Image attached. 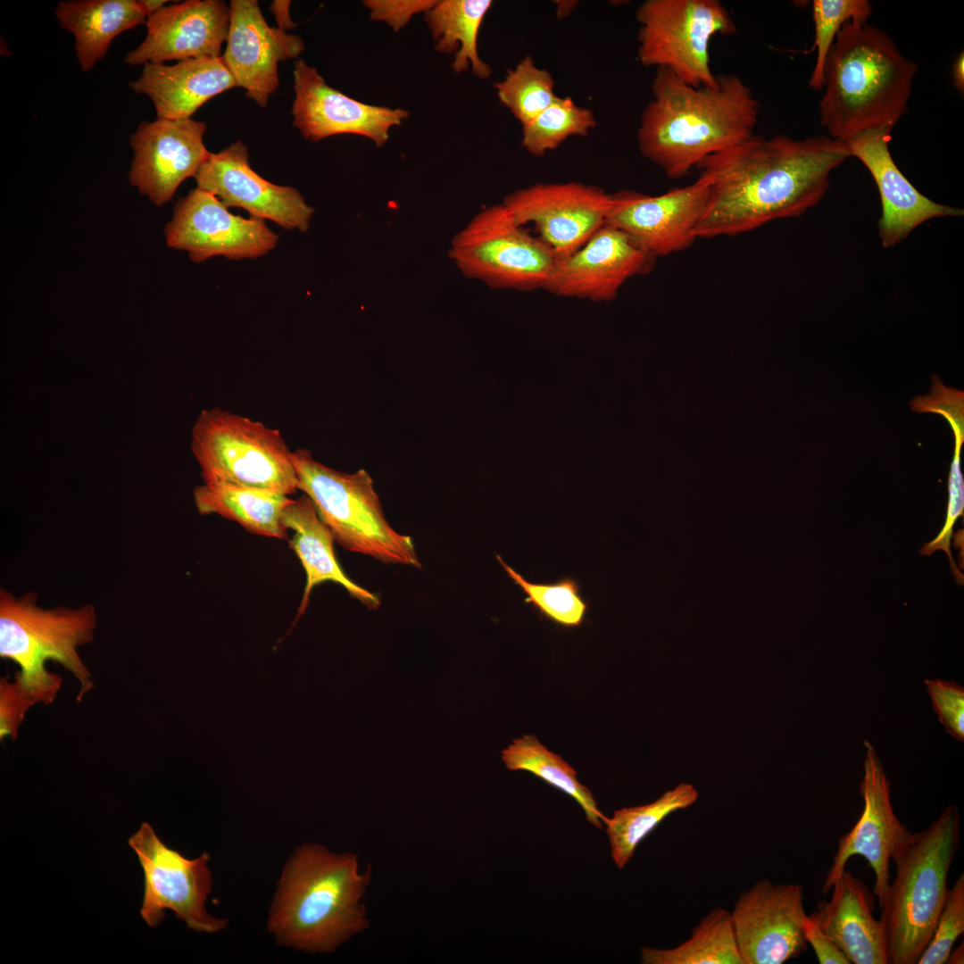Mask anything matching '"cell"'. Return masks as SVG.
<instances>
[{
    "label": "cell",
    "mask_w": 964,
    "mask_h": 964,
    "mask_svg": "<svg viewBox=\"0 0 964 964\" xmlns=\"http://www.w3.org/2000/svg\"><path fill=\"white\" fill-rule=\"evenodd\" d=\"M802 928L804 939L812 947L819 963L850 964L844 952L810 915L805 916Z\"/></svg>",
    "instance_id": "43"
},
{
    "label": "cell",
    "mask_w": 964,
    "mask_h": 964,
    "mask_svg": "<svg viewBox=\"0 0 964 964\" xmlns=\"http://www.w3.org/2000/svg\"><path fill=\"white\" fill-rule=\"evenodd\" d=\"M952 79L954 87L961 93L964 91V54L961 52L953 66H952Z\"/></svg>",
    "instance_id": "45"
},
{
    "label": "cell",
    "mask_w": 964,
    "mask_h": 964,
    "mask_svg": "<svg viewBox=\"0 0 964 964\" xmlns=\"http://www.w3.org/2000/svg\"><path fill=\"white\" fill-rule=\"evenodd\" d=\"M43 702L38 694L25 687L14 677L12 682L5 678L0 681V737L16 739L18 729L27 711L36 703Z\"/></svg>",
    "instance_id": "41"
},
{
    "label": "cell",
    "mask_w": 964,
    "mask_h": 964,
    "mask_svg": "<svg viewBox=\"0 0 964 964\" xmlns=\"http://www.w3.org/2000/svg\"><path fill=\"white\" fill-rule=\"evenodd\" d=\"M918 65L868 21L850 20L827 54L819 103L827 136L849 143L891 133L908 110Z\"/></svg>",
    "instance_id": "3"
},
{
    "label": "cell",
    "mask_w": 964,
    "mask_h": 964,
    "mask_svg": "<svg viewBox=\"0 0 964 964\" xmlns=\"http://www.w3.org/2000/svg\"><path fill=\"white\" fill-rule=\"evenodd\" d=\"M831 890L830 901L820 902L810 916L850 964H887L885 934L872 915L874 897L868 888L845 869Z\"/></svg>",
    "instance_id": "25"
},
{
    "label": "cell",
    "mask_w": 964,
    "mask_h": 964,
    "mask_svg": "<svg viewBox=\"0 0 964 964\" xmlns=\"http://www.w3.org/2000/svg\"><path fill=\"white\" fill-rule=\"evenodd\" d=\"M595 125L592 110L577 105L571 97L558 96L522 126L521 145L532 155L543 156L571 136H587Z\"/></svg>",
    "instance_id": "33"
},
{
    "label": "cell",
    "mask_w": 964,
    "mask_h": 964,
    "mask_svg": "<svg viewBox=\"0 0 964 964\" xmlns=\"http://www.w3.org/2000/svg\"><path fill=\"white\" fill-rule=\"evenodd\" d=\"M282 523L294 531L289 547L299 558L306 574V584L295 619L287 633H290L305 612L312 591L325 581L340 584L349 594L370 610L380 605L379 598L353 583L341 569L334 553V536L320 519L312 500L303 494L293 499L284 509Z\"/></svg>",
    "instance_id": "26"
},
{
    "label": "cell",
    "mask_w": 964,
    "mask_h": 964,
    "mask_svg": "<svg viewBox=\"0 0 964 964\" xmlns=\"http://www.w3.org/2000/svg\"><path fill=\"white\" fill-rule=\"evenodd\" d=\"M503 204L518 224L531 227L559 261L577 252L605 224L612 195L579 182L538 183L513 191Z\"/></svg>",
    "instance_id": "12"
},
{
    "label": "cell",
    "mask_w": 964,
    "mask_h": 964,
    "mask_svg": "<svg viewBox=\"0 0 964 964\" xmlns=\"http://www.w3.org/2000/svg\"><path fill=\"white\" fill-rule=\"evenodd\" d=\"M290 4L291 2L288 0H274L270 5V11L274 16L277 28L285 32L296 27V24L291 19Z\"/></svg>",
    "instance_id": "44"
},
{
    "label": "cell",
    "mask_w": 964,
    "mask_h": 964,
    "mask_svg": "<svg viewBox=\"0 0 964 964\" xmlns=\"http://www.w3.org/2000/svg\"><path fill=\"white\" fill-rule=\"evenodd\" d=\"M500 102L522 126L530 122L557 97L554 79L545 69L537 67L529 55L509 70L502 81L494 84Z\"/></svg>",
    "instance_id": "34"
},
{
    "label": "cell",
    "mask_w": 964,
    "mask_h": 964,
    "mask_svg": "<svg viewBox=\"0 0 964 964\" xmlns=\"http://www.w3.org/2000/svg\"><path fill=\"white\" fill-rule=\"evenodd\" d=\"M696 788L680 783L655 801L639 806L616 810L604 821L611 855L619 868L634 856L638 844L669 815L693 805L698 799Z\"/></svg>",
    "instance_id": "30"
},
{
    "label": "cell",
    "mask_w": 964,
    "mask_h": 964,
    "mask_svg": "<svg viewBox=\"0 0 964 964\" xmlns=\"http://www.w3.org/2000/svg\"><path fill=\"white\" fill-rule=\"evenodd\" d=\"M297 489L345 550L384 563L420 568L412 539L396 532L384 516L373 481L365 470L345 473L316 461L307 449L293 452Z\"/></svg>",
    "instance_id": "7"
},
{
    "label": "cell",
    "mask_w": 964,
    "mask_h": 964,
    "mask_svg": "<svg viewBox=\"0 0 964 964\" xmlns=\"http://www.w3.org/2000/svg\"><path fill=\"white\" fill-rule=\"evenodd\" d=\"M129 85L152 100L157 119L165 120L190 119L212 98L237 87L221 56L186 59L172 65L148 62Z\"/></svg>",
    "instance_id": "24"
},
{
    "label": "cell",
    "mask_w": 964,
    "mask_h": 964,
    "mask_svg": "<svg viewBox=\"0 0 964 964\" xmlns=\"http://www.w3.org/2000/svg\"><path fill=\"white\" fill-rule=\"evenodd\" d=\"M865 747L864 776L860 785L863 810L852 829L838 840L821 890L823 893H828L846 869L848 860L852 856H862L873 869V892L881 907L891 881L892 854L910 831L893 811L890 781L875 748L868 741Z\"/></svg>",
    "instance_id": "16"
},
{
    "label": "cell",
    "mask_w": 964,
    "mask_h": 964,
    "mask_svg": "<svg viewBox=\"0 0 964 964\" xmlns=\"http://www.w3.org/2000/svg\"><path fill=\"white\" fill-rule=\"evenodd\" d=\"M803 888L798 884L756 882L731 911L743 964H783L807 946L802 934Z\"/></svg>",
    "instance_id": "14"
},
{
    "label": "cell",
    "mask_w": 964,
    "mask_h": 964,
    "mask_svg": "<svg viewBox=\"0 0 964 964\" xmlns=\"http://www.w3.org/2000/svg\"><path fill=\"white\" fill-rule=\"evenodd\" d=\"M229 4L221 0H187L149 16L142 43L124 62L136 66L200 57H220L229 29Z\"/></svg>",
    "instance_id": "22"
},
{
    "label": "cell",
    "mask_w": 964,
    "mask_h": 964,
    "mask_svg": "<svg viewBox=\"0 0 964 964\" xmlns=\"http://www.w3.org/2000/svg\"><path fill=\"white\" fill-rule=\"evenodd\" d=\"M962 445H954V455L949 476V502L944 526L937 536L926 544L920 550L921 554L931 555L937 550L943 551L949 557L952 571L957 582L963 585V575L957 568L951 553V539L957 519L963 516L964 480L960 470V452Z\"/></svg>",
    "instance_id": "38"
},
{
    "label": "cell",
    "mask_w": 964,
    "mask_h": 964,
    "mask_svg": "<svg viewBox=\"0 0 964 964\" xmlns=\"http://www.w3.org/2000/svg\"><path fill=\"white\" fill-rule=\"evenodd\" d=\"M931 392L927 395L915 397L910 402L911 410L918 413L933 412L942 415L951 425L954 445L964 442V393L945 386L937 375L932 378Z\"/></svg>",
    "instance_id": "39"
},
{
    "label": "cell",
    "mask_w": 964,
    "mask_h": 964,
    "mask_svg": "<svg viewBox=\"0 0 964 964\" xmlns=\"http://www.w3.org/2000/svg\"><path fill=\"white\" fill-rule=\"evenodd\" d=\"M890 140L891 133L878 132L847 143L850 155L865 165L877 187L882 206L878 233L885 248L904 240L925 221L964 214L962 209L935 203L922 195L894 162Z\"/></svg>",
    "instance_id": "23"
},
{
    "label": "cell",
    "mask_w": 964,
    "mask_h": 964,
    "mask_svg": "<svg viewBox=\"0 0 964 964\" xmlns=\"http://www.w3.org/2000/svg\"><path fill=\"white\" fill-rule=\"evenodd\" d=\"M437 1L434 0H366L364 5L370 10V19L386 22L395 32L403 28L411 18L420 12L430 10Z\"/></svg>",
    "instance_id": "42"
},
{
    "label": "cell",
    "mask_w": 964,
    "mask_h": 964,
    "mask_svg": "<svg viewBox=\"0 0 964 964\" xmlns=\"http://www.w3.org/2000/svg\"><path fill=\"white\" fill-rule=\"evenodd\" d=\"M641 953L644 964H743L731 912L723 908L710 910L679 945L644 946Z\"/></svg>",
    "instance_id": "31"
},
{
    "label": "cell",
    "mask_w": 964,
    "mask_h": 964,
    "mask_svg": "<svg viewBox=\"0 0 964 964\" xmlns=\"http://www.w3.org/2000/svg\"><path fill=\"white\" fill-rule=\"evenodd\" d=\"M652 92L636 133L638 148L670 179L755 134L760 103L735 74L718 75L715 87H695L658 68Z\"/></svg>",
    "instance_id": "2"
},
{
    "label": "cell",
    "mask_w": 964,
    "mask_h": 964,
    "mask_svg": "<svg viewBox=\"0 0 964 964\" xmlns=\"http://www.w3.org/2000/svg\"><path fill=\"white\" fill-rule=\"evenodd\" d=\"M502 759L510 770H526L572 797L583 809L586 819L602 829L605 817L597 808L592 792L577 778L574 769L561 756L548 750L533 735L513 739L502 751Z\"/></svg>",
    "instance_id": "32"
},
{
    "label": "cell",
    "mask_w": 964,
    "mask_h": 964,
    "mask_svg": "<svg viewBox=\"0 0 964 964\" xmlns=\"http://www.w3.org/2000/svg\"><path fill=\"white\" fill-rule=\"evenodd\" d=\"M640 27L637 59L646 67L667 69L685 83L715 87L710 44L716 35L736 32L719 0H646L636 12Z\"/></svg>",
    "instance_id": "9"
},
{
    "label": "cell",
    "mask_w": 964,
    "mask_h": 964,
    "mask_svg": "<svg viewBox=\"0 0 964 964\" xmlns=\"http://www.w3.org/2000/svg\"><path fill=\"white\" fill-rule=\"evenodd\" d=\"M192 452L204 482H226L285 495L295 494L293 452L281 433L227 410L203 411L193 429Z\"/></svg>",
    "instance_id": "8"
},
{
    "label": "cell",
    "mask_w": 964,
    "mask_h": 964,
    "mask_svg": "<svg viewBox=\"0 0 964 964\" xmlns=\"http://www.w3.org/2000/svg\"><path fill=\"white\" fill-rule=\"evenodd\" d=\"M656 259L605 223L577 252L557 261L544 290L560 297L608 302L627 280L650 273Z\"/></svg>",
    "instance_id": "19"
},
{
    "label": "cell",
    "mask_w": 964,
    "mask_h": 964,
    "mask_svg": "<svg viewBox=\"0 0 964 964\" xmlns=\"http://www.w3.org/2000/svg\"><path fill=\"white\" fill-rule=\"evenodd\" d=\"M846 143L819 135L794 138L754 134L695 168L710 185L697 238L735 236L817 205L830 173L850 157Z\"/></svg>",
    "instance_id": "1"
},
{
    "label": "cell",
    "mask_w": 964,
    "mask_h": 964,
    "mask_svg": "<svg viewBox=\"0 0 964 964\" xmlns=\"http://www.w3.org/2000/svg\"><path fill=\"white\" fill-rule=\"evenodd\" d=\"M934 711L952 736L964 739V688L954 681L926 679Z\"/></svg>",
    "instance_id": "40"
},
{
    "label": "cell",
    "mask_w": 964,
    "mask_h": 964,
    "mask_svg": "<svg viewBox=\"0 0 964 964\" xmlns=\"http://www.w3.org/2000/svg\"><path fill=\"white\" fill-rule=\"evenodd\" d=\"M128 844L143 869L139 913L150 927L163 920L166 910L195 932L214 934L227 927V919L212 916L205 908L212 889L207 852L195 859L185 857L165 844L147 822L141 824Z\"/></svg>",
    "instance_id": "11"
},
{
    "label": "cell",
    "mask_w": 964,
    "mask_h": 964,
    "mask_svg": "<svg viewBox=\"0 0 964 964\" xmlns=\"http://www.w3.org/2000/svg\"><path fill=\"white\" fill-rule=\"evenodd\" d=\"M964 962V947L963 943L954 950H952L948 960L949 964H962Z\"/></svg>",
    "instance_id": "47"
},
{
    "label": "cell",
    "mask_w": 964,
    "mask_h": 964,
    "mask_svg": "<svg viewBox=\"0 0 964 964\" xmlns=\"http://www.w3.org/2000/svg\"><path fill=\"white\" fill-rule=\"evenodd\" d=\"M294 126L308 140L319 141L339 134L367 137L383 146L388 131L409 116L403 109L359 102L327 84L318 71L302 59L294 63Z\"/></svg>",
    "instance_id": "20"
},
{
    "label": "cell",
    "mask_w": 964,
    "mask_h": 964,
    "mask_svg": "<svg viewBox=\"0 0 964 964\" xmlns=\"http://www.w3.org/2000/svg\"><path fill=\"white\" fill-rule=\"evenodd\" d=\"M247 146L237 140L209 156L194 177L196 187L217 196L227 207L269 220L287 230L307 232L314 208L289 186L271 183L249 163Z\"/></svg>",
    "instance_id": "17"
},
{
    "label": "cell",
    "mask_w": 964,
    "mask_h": 964,
    "mask_svg": "<svg viewBox=\"0 0 964 964\" xmlns=\"http://www.w3.org/2000/svg\"><path fill=\"white\" fill-rule=\"evenodd\" d=\"M709 197V182L700 175L694 183L659 195L622 190L612 195L605 223L620 229L658 258L683 251L695 242Z\"/></svg>",
    "instance_id": "15"
},
{
    "label": "cell",
    "mask_w": 964,
    "mask_h": 964,
    "mask_svg": "<svg viewBox=\"0 0 964 964\" xmlns=\"http://www.w3.org/2000/svg\"><path fill=\"white\" fill-rule=\"evenodd\" d=\"M964 933V874L949 889L934 934L917 964H943Z\"/></svg>",
    "instance_id": "37"
},
{
    "label": "cell",
    "mask_w": 964,
    "mask_h": 964,
    "mask_svg": "<svg viewBox=\"0 0 964 964\" xmlns=\"http://www.w3.org/2000/svg\"><path fill=\"white\" fill-rule=\"evenodd\" d=\"M139 3L141 4V5H142L144 11L145 12L147 17H149V16L153 15L154 13L157 12L158 11H160L164 6H166L165 4L168 3V1L167 0H139Z\"/></svg>",
    "instance_id": "46"
},
{
    "label": "cell",
    "mask_w": 964,
    "mask_h": 964,
    "mask_svg": "<svg viewBox=\"0 0 964 964\" xmlns=\"http://www.w3.org/2000/svg\"><path fill=\"white\" fill-rule=\"evenodd\" d=\"M194 499L200 514H218L252 534L287 537L282 513L293 500L288 495L226 482H204L195 488Z\"/></svg>",
    "instance_id": "28"
},
{
    "label": "cell",
    "mask_w": 964,
    "mask_h": 964,
    "mask_svg": "<svg viewBox=\"0 0 964 964\" xmlns=\"http://www.w3.org/2000/svg\"><path fill=\"white\" fill-rule=\"evenodd\" d=\"M491 0H443L425 12V21L436 42L435 49L454 54L452 68L460 73L471 68L480 79H487L492 68L478 53L481 23L492 6Z\"/></svg>",
    "instance_id": "29"
},
{
    "label": "cell",
    "mask_w": 964,
    "mask_h": 964,
    "mask_svg": "<svg viewBox=\"0 0 964 964\" xmlns=\"http://www.w3.org/2000/svg\"><path fill=\"white\" fill-rule=\"evenodd\" d=\"M370 873L353 853L318 844L296 847L282 869L267 920L276 943L309 953L334 952L368 926L360 900Z\"/></svg>",
    "instance_id": "4"
},
{
    "label": "cell",
    "mask_w": 964,
    "mask_h": 964,
    "mask_svg": "<svg viewBox=\"0 0 964 964\" xmlns=\"http://www.w3.org/2000/svg\"><path fill=\"white\" fill-rule=\"evenodd\" d=\"M165 238L168 246L187 251L194 262L214 256L255 259L278 243L264 220L233 214L217 196L198 187L177 202Z\"/></svg>",
    "instance_id": "13"
},
{
    "label": "cell",
    "mask_w": 964,
    "mask_h": 964,
    "mask_svg": "<svg viewBox=\"0 0 964 964\" xmlns=\"http://www.w3.org/2000/svg\"><path fill=\"white\" fill-rule=\"evenodd\" d=\"M812 10L815 37L810 52L817 50V57L809 87L821 91L825 62L837 33L850 20L868 21L873 8L868 0H814Z\"/></svg>",
    "instance_id": "36"
},
{
    "label": "cell",
    "mask_w": 964,
    "mask_h": 964,
    "mask_svg": "<svg viewBox=\"0 0 964 964\" xmlns=\"http://www.w3.org/2000/svg\"><path fill=\"white\" fill-rule=\"evenodd\" d=\"M960 816L946 806L927 827L911 833L892 854L895 876L881 908L887 964H917L934 934L960 845Z\"/></svg>",
    "instance_id": "5"
},
{
    "label": "cell",
    "mask_w": 964,
    "mask_h": 964,
    "mask_svg": "<svg viewBox=\"0 0 964 964\" xmlns=\"http://www.w3.org/2000/svg\"><path fill=\"white\" fill-rule=\"evenodd\" d=\"M229 12L221 57L245 96L265 107L279 85L278 63L298 58L305 49L303 40L269 26L256 0H231Z\"/></svg>",
    "instance_id": "21"
},
{
    "label": "cell",
    "mask_w": 964,
    "mask_h": 964,
    "mask_svg": "<svg viewBox=\"0 0 964 964\" xmlns=\"http://www.w3.org/2000/svg\"><path fill=\"white\" fill-rule=\"evenodd\" d=\"M507 576L526 595L524 602L531 604L544 618L566 627H579L588 605L580 594V587L572 578H563L553 584L531 583L507 565L496 555Z\"/></svg>",
    "instance_id": "35"
},
{
    "label": "cell",
    "mask_w": 964,
    "mask_h": 964,
    "mask_svg": "<svg viewBox=\"0 0 964 964\" xmlns=\"http://www.w3.org/2000/svg\"><path fill=\"white\" fill-rule=\"evenodd\" d=\"M60 26L75 38L74 50L83 71L102 60L120 33L146 23L139 0H68L54 10Z\"/></svg>",
    "instance_id": "27"
},
{
    "label": "cell",
    "mask_w": 964,
    "mask_h": 964,
    "mask_svg": "<svg viewBox=\"0 0 964 964\" xmlns=\"http://www.w3.org/2000/svg\"><path fill=\"white\" fill-rule=\"evenodd\" d=\"M449 257L470 278L518 291L544 289L557 262L503 203L480 211L454 236Z\"/></svg>",
    "instance_id": "10"
},
{
    "label": "cell",
    "mask_w": 964,
    "mask_h": 964,
    "mask_svg": "<svg viewBox=\"0 0 964 964\" xmlns=\"http://www.w3.org/2000/svg\"><path fill=\"white\" fill-rule=\"evenodd\" d=\"M206 124L195 120L143 121L131 134L130 184L154 204L170 201L179 185L195 177L210 154Z\"/></svg>",
    "instance_id": "18"
},
{
    "label": "cell",
    "mask_w": 964,
    "mask_h": 964,
    "mask_svg": "<svg viewBox=\"0 0 964 964\" xmlns=\"http://www.w3.org/2000/svg\"><path fill=\"white\" fill-rule=\"evenodd\" d=\"M96 627V610L91 605L45 610L37 605L34 593L16 598L0 591V656L20 666L14 677L41 695L45 704L54 702L62 682L46 669L47 661L60 663L79 680L78 702L93 688L78 647L93 640Z\"/></svg>",
    "instance_id": "6"
}]
</instances>
